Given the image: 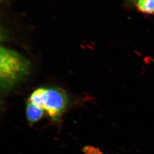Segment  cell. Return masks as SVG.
<instances>
[{"label": "cell", "instance_id": "6da1fadb", "mask_svg": "<svg viewBox=\"0 0 154 154\" xmlns=\"http://www.w3.org/2000/svg\"><path fill=\"white\" fill-rule=\"evenodd\" d=\"M0 59V85L4 91L14 88L30 72V61L12 50L1 47Z\"/></svg>", "mask_w": 154, "mask_h": 154}, {"label": "cell", "instance_id": "ba28073f", "mask_svg": "<svg viewBox=\"0 0 154 154\" xmlns=\"http://www.w3.org/2000/svg\"></svg>", "mask_w": 154, "mask_h": 154}, {"label": "cell", "instance_id": "8992f818", "mask_svg": "<svg viewBox=\"0 0 154 154\" xmlns=\"http://www.w3.org/2000/svg\"><path fill=\"white\" fill-rule=\"evenodd\" d=\"M95 148L92 146H86L83 149V152L85 154H92Z\"/></svg>", "mask_w": 154, "mask_h": 154}, {"label": "cell", "instance_id": "277c9868", "mask_svg": "<svg viewBox=\"0 0 154 154\" xmlns=\"http://www.w3.org/2000/svg\"><path fill=\"white\" fill-rule=\"evenodd\" d=\"M46 91L47 88H45L36 89L30 95L28 101L43 110Z\"/></svg>", "mask_w": 154, "mask_h": 154}, {"label": "cell", "instance_id": "7a4b0ae2", "mask_svg": "<svg viewBox=\"0 0 154 154\" xmlns=\"http://www.w3.org/2000/svg\"><path fill=\"white\" fill-rule=\"evenodd\" d=\"M69 104V99L62 89L47 88L43 110L53 121H58Z\"/></svg>", "mask_w": 154, "mask_h": 154}, {"label": "cell", "instance_id": "52a82bcc", "mask_svg": "<svg viewBox=\"0 0 154 154\" xmlns=\"http://www.w3.org/2000/svg\"><path fill=\"white\" fill-rule=\"evenodd\" d=\"M92 154H103V153L100 150V149L95 148Z\"/></svg>", "mask_w": 154, "mask_h": 154}, {"label": "cell", "instance_id": "5b68a950", "mask_svg": "<svg viewBox=\"0 0 154 154\" xmlns=\"http://www.w3.org/2000/svg\"><path fill=\"white\" fill-rule=\"evenodd\" d=\"M137 7L145 14H154V0H137Z\"/></svg>", "mask_w": 154, "mask_h": 154}, {"label": "cell", "instance_id": "3957f363", "mask_svg": "<svg viewBox=\"0 0 154 154\" xmlns=\"http://www.w3.org/2000/svg\"><path fill=\"white\" fill-rule=\"evenodd\" d=\"M43 109L28 101L26 108V116L30 123H34L41 119L43 115Z\"/></svg>", "mask_w": 154, "mask_h": 154}]
</instances>
